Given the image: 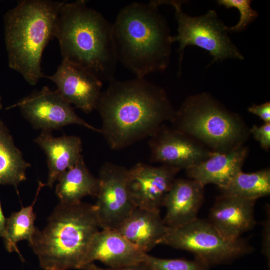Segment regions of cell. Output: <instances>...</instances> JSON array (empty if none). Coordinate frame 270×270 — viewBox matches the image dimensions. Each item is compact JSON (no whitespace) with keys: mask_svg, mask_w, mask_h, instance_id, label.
<instances>
[{"mask_svg":"<svg viewBox=\"0 0 270 270\" xmlns=\"http://www.w3.org/2000/svg\"><path fill=\"white\" fill-rule=\"evenodd\" d=\"M96 110L102 120L100 134L114 150L150 138L176 112L166 91L145 78L111 81Z\"/></svg>","mask_w":270,"mask_h":270,"instance_id":"1","label":"cell"},{"mask_svg":"<svg viewBox=\"0 0 270 270\" xmlns=\"http://www.w3.org/2000/svg\"><path fill=\"white\" fill-rule=\"evenodd\" d=\"M156 0L133 2L122 8L112 23L118 62L136 78L163 72L172 50L170 30Z\"/></svg>","mask_w":270,"mask_h":270,"instance_id":"2","label":"cell"},{"mask_svg":"<svg viewBox=\"0 0 270 270\" xmlns=\"http://www.w3.org/2000/svg\"><path fill=\"white\" fill-rule=\"evenodd\" d=\"M54 37L62 60L88 71L102 82L114 80L117 64L112 24L78 0L65 2L56 22Z\"/></svg>","mask_w":270,"mask_h":270,"instance_id":"3","label":"cell"},{"mask_svg":"<svg viewBox=\"0 0 270 270\" xmlns=\"http://www.w3.org/2000/svg\"><path fill=\"white\" fill-rule=\"evenodd\" d=\"M94 205L60 202L46 228L30 245L44 270H82L90 244L99 231Z\"/></svg>","mask_w":270,"mask_h":270,"instance_id":"4","label":"cell"},{"mask_svg":"<svg viewBox=\"0 0 270 270\" xmlns=\"http://www.w3.org/2000/svg\"><path fill=\"white\" fill-rule=\"evenodd\" d=\"M65 2L22 0L4 16L5 42L10 68L32 86L45 76L44 51L54 37L60 10Z\"/></svg>","mask_w":270,"mask_h":270,"instance_id":"5","label":"cell"},{"mask_svg":"<svg viewBox=\"0 0 270 270\" xmlns=\"http://www.w3.org/2000/svg\"><path fill=\"white\" fill-rule=\"evenodd\" d=\"M171 122L172 128L214 152H226L244 146L250 134L238 114L206 92L188 98Z\"/></svg>","mask_w":270,"mask_h":270,"instance_id":"6","label":"cell"},{"mask_svg":"<svg viewBox=\"0 0 270 270\" xmlns=\"http://www.w3.org/2000/svg\"><path fill=\"white\" fill-rule=\"evenodd\" d=\"M162 244L191 252L210 268L230 264L253 250L244 240L226 238L208 220L198 218L180 226L168 227Z\"/></svg>","mask_w":270,"mask_h":270,"instance_id":"7","label":"cell"},{"mask_svg":"<svg viewBox=\"0 0 270 270\" xmlns=\"http://www.w3.org/2000/svg\"><path fill=\"white\" fill-rule=\"evenodd\" d=\"M184 3V1L181 0H160L161 5H170L176 11L178 33L172 37V41L179 44V74L184 50L188 46H198L208 52L213 58L211 64L228 59L244 60L228 36V27L220 20L215 10H210L202 16H191L182 10Z\"/></svg>","mask_w":270,"mask_h":270,"instance_id":"8","label":"cell"},{"mask_svg":"<svg viewBox=\"0 0 270 270\" xmlns=\"http://www.w3.org/2000/svg\"><path fill=\"white\" fill-rule=\"evenodd\" d=\"M128 169L106 162L99 172V190L94 206L100 228L116 230L136 208L130 192Z\"/></svg>","mask_w":270,"mask_h":270,"instance_id":"9","label":"cell"},{"mask_svg":"<svg viewBox=\"0 0 270 270\" xmlns=\"http://www.w3.org/2000/svg\"><path fill=\"white\" fill-rule=\"evenodd\" d=\"M18 107L24 117L36 129L51 132L70 124L84 126L100 134L98 129L79 117L72 105L59 92L48 86L33 92L7 109Z\"/></svg>","mask_w":270,"mask_h":270,"instance_id":"10","label":"cell"},{"mask_svg":"<svg viewBox=\"0 0 270 270\" xmlns=\"http://www.w3.org/2000/svg\"><path fill=\"white\" fill-rule=\"evenodd\" d=\"M150 138V161L180 170L200 164L214 152L190 136L164 124Z\"/></svg>","mask_w":270,"mask_h":270,"instance_id":"11","label":"cell"},{"mask_svg":"<svg viewBox=\"0 0 270 270\" xmlns=\"http://www.w3.org/2000/svg\"><path fill=\"white\" fill-rule=\"evenodd\" d=\"M181 170L138 163L128 169L130 194L136 208L160 210L176 174Z\"/></svg>","mask_w":270,"mask_h":270,"instance_id":"12","label":"cell"},{"mask_svg":"<svg viewBox=\"0 0 270 270\" xmlns=\"http://www.w3.org/2000/svg\"><path fill=\"white\" fill-rule=\"evenodd\" d=\"M45 78L53 82L63 98L76 108L86 114L96 110L102 82L88 71L62 60L56 72Z\"/></svg>","mask_w":270,"mask_h":270,"instance_id":"13","label":"cell"},{"mask_svg":"<svg viewBox=\"0 0 270 270\" xmlns=\"http://www.w3.org/2000/svg\"><path fill=\"white\" fill-rule=\"evenodd\" d=\"M256 200L222 194L212 208L208 222L226 238L236 240L256 224Z\"/></svg>","mask_w":270,"mask_h":270,"instance_id":"14","label":"cell"},{"mask_svg":"<svg viewBox=\"0 0 270 270\" xmlns=\"http://www.w3.org/2000/svg\"><path fill=\"white\" fill-rule=\"evenodd\" d=\"M146 254L118 230H99L93 238L82 270L95 261H100L108 268H114L137 265L144 262Z\"/></svg>","mask_w":270,"mask_h":270,"instance_id":"15","label":"cell"},{"mask_svg":"<svg viewBox=\"0 0 270 270\" xmlns=\"http://www.w3.org/2000/svg\"><path fill=\"white\" fill-rule=\"evenodd\" d=\"M204 186L192 180L175 179L164 200V218L168 228L180 226L196 220L204 200Z\"/></svg>","mask_w":270,"mask_h":270,"instance_id":"16","label":"cell"},{"mask_svg":"<svg viewBox=\"0 0 270 270\" xmlns=\"http://www.w3.org/2000/svg\"><path fill=\"white\" fill-rule=\"evenodd\" d=\"M248 153L244 145L226 152H212L202 162L186 170L187 175L204 186L213 184L222 190L242 171Z\"/></svg>","mask_w":270,"mask_h":270,"instance_id":"17","label":"cell"},{"mask_svg":"<svg viewBox=\"0 0 270 270\" xmlns=\"http://www.w3.org/2000/svg\"><path fill=\"white\" fill-rule=\"evenodd\" d=\"M44 152L48 175L46 186L52 188L59 178L83 156L82 142L74 136L56 138L51 132H42L34 140Z\"/></svg>","mask_w":270,"mask_h":270,"instance_id":"18","label":"cell"},{"mask_svg":"<svg viewBox=\"0 0 270 270\" xmlns=\"http://www.w3.org/2000/svg\"><path fill=\"white\" fill-rule=\"evenodd\" d=\"M167 230L160 210L136 208L116 230L141 251L148 254L162 244Z\"/></svg>","mask_w":270,"mask_h":270,"instance_id":"19","label":"cell"},{"mask_svg":"<svg viewBox=\"0 0 270 270\" xmlns=\"http://www.w3.org/2000/svg\"><path fill=\"white\" fill-rule=\"evenodd\" d=\"M56 193L60 202L74 204L82 202L87 196L96 197L99 190L98 178L86 167L84 157L58 179Z\"/></svg>","mask_w":270,"mask_h":270,"instance_id":"20","label":"cell"},{"mask_svg":"<svg viewBox=\"0 0 270 270\" xmlns=\"http://www.w3.org/2000/svg\"><path fill=\"white\" fill-rule=\"evenodd\" d=\"M30 164L16 146L9 130L0 121V186H18L26 180V171Z\"/></svg>","mask_w":270,"mask_h":270,"instance_id":"21","label":"cell"},{"mask_svg":"<svg viewBox=\"0 0 270 270\" xmlns=\"http://www.w3.org/2000/svg\"><path fill=\"white\" fill-rule=\"evenodd\" d=\"M44 186L45 184L40 182L36 196L32 204L22 207L20 211L13 212L6 218L3 238L6 248L8 252H16L22 260L24 258L18 249L17 244L22 240H28L30 245L32 242L38 229L34 225L36 216L34 211V206L42 188Z\"/></svg>","mask_w":270,"mask_h":270,"instance_id":"22","label":"cell"},{"mask_svg":"<svg viewBox=\"0 0 270 270\" xmlns=\"http://www.w3.org/2000/svg\"><path fill=\"white\" fill-rule=\"evenodd\" d=\"M222 194L257 200L270 194V170L266 168L252 173L242 171L220 190Z\"/></svg>","mask_w":270,"mask_h":270,"instance_id":"23","label":"cell"},{"mask_svg":"<svg viewBox=\"0 0 270 270\" xmlns=\"http://www.w3.org/2000/svg\"><path fill=\"white\" fill-rule=\"evenodd\" d=\"M143 263L148 270H210V266L196 259L162 258L148 254Z\"/></svg>","mask_w":270,"mask_h":270,"instance_id":"24","label":"cell"},{"mask_svg":"<svg viewBox=\"0 0 270 270\" xmlns=\"http://www.w3.org/2000/svg\"><path fill=\"white\" fill-rule=\"evenodd\" d=\"M252 2L250 0H217L220 6H224L226 8H236L240 12V20L234 26L228 27L230 32H240L245 30L257 18L258 13L252 8Z\"/></svg>","mask_w":270,"mask_h":270,"instance_id":"25","label":"cell"},{"mask_svg":"<svg viewBox=\"0 0 270 270\" xmlns=\"http://www.w3.org/2000/svg\"><path fill=\"white\" fill-rule=\"evenodd\" d=\"M250 131L262 148L268 150L270 148V122L264 123L260 126L254 125Z\"/></svg>","mask_w":270,"mask_h":270,"instance_id":"26","label":"cell"},{"mask_svg":"<svg viewBox=\"0 0 270 270\" xmlns=\"http://www.w3.org/2000/svg\"><path fill=\"white\" fill-rule=\"evenodd\" d=\"M267 216L264 223L262 252L270 264V207L267 208Z\"/></svg>","mask_w":270,"mask_h":270,"instance_id":"27","label":"cell"},{"mask_svg":"<svg viewBox=\"0 0 270 270\" xmlns=\"http://www.w3.org/2000/svg\"><path fill=\"white\" fill-rule=\"evenodd\" d=\"M248 112L258 116L265 123L270 122V102H267L260 105L253 104Z\"/></svg>","mask_w":270,"mask_h":270,"instance_id":"28","label":"cell"},{"mask_svg":"<svg viewBox=\"0 0 270 270\" xmlns=\"http://www.w3.org/2000/svg\"><path fill=\"white\" fill-rule=\"evenodd\" d=\"M83 270H148V269L143 262L137 265L115 268H102L92 263L85 266Z\"/></svg>","mask_w":270,"mask_h":270,"instance_id":"29","label":"cell"},{"mask_svg":"<svg viewBox=\"0 0 270 270\" xmlns=\"http://www.w3.org/2000/svg\"><path fill=\"white\" fill-rule=\"evenodd\" d=\"M6 218L4 214L0 201V238H4L5 233Z\"/></svg>","mask_w":270,"mask_h":270,"instance_id":"30","label":"cell"},{"mask_svg":"<svg viewBox=\"0 0 270 270\" xmlns=\"http://www.w3.org/2000/svg\"><path fill=\"white\" fill-rule=\"evenodd\" d=\"M2 108V98H1V96L0 95V110H1Z\"/></svg>","mask_w":270,"mask_h":270,"instance_id":"31","label":"cell"}]
</instances>
